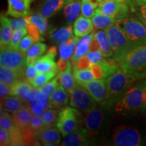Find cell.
<instances>
[{"label": "cell", "instance_id": "33", "mask_svg": "<svg viewBox=\"0 0 146 146\" xmlns=\"http://www.w3.org/2000/svg\"><path fill=\"white\" fill-rule=\"evenodd\" d=\"M73 29L71 25L62 27L56 29L51 33V39L56 43L60 44L62 42L66 41L73 36Z\"/></svg>", "mask_w": 146, "mask_h": 146}, {"label": "cell", "instance_id": "40", "mask_svg": "<svg viewBox=\"0 0 146 146\" xmlns=\"http://www.w3.org/2000/svg\"><path fill=\"white\" fill-rule=\"evenodd\" d=\"M28 127L38 137L39 133L45 127L41 115L33 114Z\"/></svg>", "mask_w": 146, "mask_h": 146}, {"label": "cell", "instance_id": "56", "mask_svg": "<svg viewBox=\"0 0 146 146\" xmlns=\"http://www.w3.org/2000/svg\"><path fill=\"white\" fill-rule=\"evenodd\" d=\"M117 1H124L125 0H117Z\"/></svg>", "mask_w": 146, "mask_h": 146}, {"label": "cell", "instance_id": "2", "mask_svg": "<svg viewBox=\"0 0 146 146\" xmlns=\"http://www.w3.org/2000/svg\"><path fill=\"white\" fill-rule=\"evenodd\" d=\"M106 30L114 53L112 57L108 58V60L115 62L122 56L135 48L124 32L120 25V21L116 22Z\"/></svg>", "mask_w": 146, "mask_h": 146}, {"label": "cell", "instance_id": "11", "mask_svg": "<svg viewBox=\"0 0 146 146\" xmlns=\"http://www.w3.org/2000/svg\"><path fill=\"white\" fill-rule=\"evenodd\" d=\"M85 114L83 119L84 127L87 129L89 139H91L100 133L104 120V114L102 110L97 106Z\"/></svg>", "mask_w": 146, "mask_h": 146}, {"label": "cell", "instance_id": "3", "mask_svg": "<svg viewBox=\"0 0 146 146\" xmlns=\"http://www.w3.org/2000/svg\"><path fill=\"white\" fill-rule=\"evenodd\" d=\"M146 87V81H141L133 85L119 100L116 102L115 110L117 112L135 110L143 105L144 89Z\"/></svg>", "mask_w": 146, "mask_h": 146}, {"label": "cell", "instance_id": "36", "mask_svg": "<svg viewBox=\"0 0 146 146\" xmlns=\"http://www.w3.org/2000/svg\"><path fill=\"white\" fill-rule=\"evenodd\" d=\"M98 6L99 3L94 2L93 0H81V15L91 19Z\"/></svg>", "mask_w": 146, "mask_h": 146}, {"label": "cell", "instance_id": "17", "mask_svg": "<svg viewBox=\"0 0 146 146\" xmlns=\"http://www.w3.org/2000/svg\"><path fill=\"white\" fill-rule=\"evenodd\" d=\"M70 100L68 92L60 84L49 97V108L62 110L68 104Z\"/></svg>", "mask_w": 146, "mask_h": 146}, {"label": "cell", "instance_id": "34", "mask_svg": "<svg viewBox=\"0 0 146 146\" xmlns=\"http://www.w3.org/2000/svg\"><path fill=\"white\" fill-rule=\"evenodd\" d=\"M29 16H30V23L35 25L41 35H44L49 29V25L47 18H45L41 14L37 13V12L31 14Z\"/></svg>", "mask_w": 146, "mask_h": 146}, {"label": "cell", "instance_id": "16", "mask_svg": "<svg viewBox=\"0 0 146 146\" xmlns=\"http://www.w3.org/2000/svg\"><path fill=\"white\" fill-rule=\"evenodd\" d=\"M57 54L56 47L49 49L46 54L40 57L34 64L39 72L58 71L57 64L55 62V57Z\"/></svg>", "mask_w": 146, "mask_h": 146}, {"label": "cell", "instance_id": "14", "mask_svg": "<svg viewBox=\"0 0 146 146\" xmlns=\"http://www.w3.org/2000/svg\"><path fill=\"white\" fill-rule=\"evenodd\" d=\"M6 15L12 17H25L31 14V5L34 0H7Z\"/></svg>", "mask_w": 146, "mask_h": 146}, {"label": "cell", "instance_id": "1", "mask_svg": "<svg viewBox=\"0 0 146 146\" xmlns=\"http://www.w3.org/2000/svg\"><path fill=\"white\" fill-rule=\"evenodd\" d=\"M145 73L119 68L108 78V96L103 105L112 106L133 84L145 77Z\"/></svg>", "mask_w": 146, "mask_h": 146}, {"label": "cell", "instance_id": "21", "mask_svg": "<svg viewBox=\"0 0 146 146\" xmlns=\"http://www.w3.org/2000/svg\"><path fill=\"white\" fill-rule=\"evenodd\" d=\"M66 3V0H42L39 9V13L49 19L61 10Z\"/></svg>", "mask_w": 146, "mask_h": 146}, {"label": "cell", "instance_id": "53", "mask_svg": "<svg viewBox=\"0 0 146 146\" xmlns=\"http://www.w3.org/2000/svg\"><path fill=\"white\" fill-rule=\"evenodd\" d=\"M137 5H142L144 4H146V0H135Z\"/></svg>", "mask_w": 146, "mask_h": 146}, {"label": "cell", "instance_id": "41", "mask_svg": "<svg viewBox=\"0 0 146 146\" xmlns=\"http://www.w3.org/2000/svg\"><path fill=\"white\" fill-rule=\"evenodd\" d=\"M9 23L12 30L16 31L18 29L25 28L30 23V16H27L25 17H13L9 18Z\"/></svg>", "mask_w": 146, "mask_h": 146}, {"label": "cell", "instance_id": "51", "mask_svg": "<svg viewBox=\"0 0 146 146\" xmlns=\"http://www.w3.org/2000/svg\"><path fill=\"white\" fill-rule=\"evenodd\" d=\"M138 16L142 23L146 26V4L140 5Z\"/></svg>", "mask_w": 146, "mask_h": 146}, {"label": "cell", "instance_id": "15", "mask_svg": "<svg viewBox=\"0 0 146 146\" xmlns=\"http://www.w3.org/2000/svg\"><path fill=\"white\" fill-rule=\"evenodd\" d=\"M119 68V65L116 62L106 59L91 67L96 79L108 78Z\"/></svg>", "mask_w": 146, "mask_h": 146}, {"label": "cell", "instance_id": "48", "mask_svg": "<svg viewBox=\"0 0 146 146\" xmlns=\"http://www.w3.org/2000/svg\"><path fill=\"white\" fill-rule=\"evenodd\" d=\"M0 145L1 146L11 145L10 133L2 128L0 129Z\"/></svg>", "mask_w": 146, "mask_h": 146}, {"label": "cell", "instance_id": "49", "mask_svg": "<svg viewBox=\"0 0 146 146\" xmlns=\"http://www.w3.org/2000/svg\"><path fill=\"white\" fill-rule=\"evenodd\" d=\"M27 29L28 34L33 36L35 39L36 40V41H39L41 39H43L41 38L42 35L40 33L39 31L38 30V29L36 28L35 25H34L33 24L29 23L27 26Z\"/></svg>", "mask_w": 146, "mask_h": 146}, {"label": "cell", "instance_id": "31", "mask_svg": "<svg viewBox=\"0 0 146 146\" xmlns=\"http://www.w3.org/2000/svg\"><path fill=\"white\" fill-rule=\"evenodd\" d=\"M47 50V45L43 43L37 42L34 43L26 54L27 66L35 64L41 56L45 54Z\"/></svg>", "mask_w": 146, "mask_h": 146}, {"label": "cell", "instance_id": "52", "mask_svg": "<svg viewBox=\"0 0 146 146\" xmlns=\"http://www.w3.org/2000/svg\"><path fill=\"white\" fill-rule=\"evenodd\" d=\"M143 105L145 106V109L146 110V87L144 89L143 96Z\"/></svg>", "mask_w": 146, "mask_h": 146}, {"label": "cell", "instance_id": "18", "mask_svg": "<svg viewBox=\"0 0 146 146\" xmlns=\"http://www.w3.org/2000/svg\"><path fill=\"white\" fill-rule=\"evenodd\" d=\"M94 36V31H93L91 33L87 35L79 38L77 43H76L74 54L71 58V62L73 64V66L76 64L80 58L85 56L90 50V45Z\"/></svg>", "mask_w": 146, "mask_h": 146}, {"label": "cell", "instance_id": "22", "mask_svg": "<svg viewBox=\"0 0 146 146\" xmlns=\"http://www.w3.org/2000/svg\"><path fill=\"white\" fill-rule=\"evenodd\" d=\"M94 24L90 18L83 16H79L74 21L73 25V31L74 36L82 37L91 33L94 30Z\"/></svg>", "mask_w": 146, "mask_h": 146}, {"label": "cell", "instance_id": "26", "mask_svg": "<svg viewBox=\"0 0 146 146\" xmlns=\"http://www.w3.org/2000/svg\"><path fill=\"white\" fill-rule=\"evenodd\" d=\"M1 29H0V45L1 48L10 45L12 39L13 30L9 23L8 18L6 16L1 14L0 18Z\"/></svg>", "mask_w": 146, "mask_h": 146}, {"label": "cell", "instance_id": "45", "mask_svg": "<svg viewBox=\"0 0 146 146\" xmlns=\"http://www.w3.org/2000/svg\"><path fill=\"white\" fill-rule=\"evenodd\" d=\"M86 56L88 58L89 62H90L91 66L93 65L96 64L100 63V62L105 59L104 55L103 54V53L100 50L89 51Z\"/></svg>", "mask_w": 146, "mask_h": 146}, {"label": "cell", "instance_id": "32", "mask_svg": "<svg viewBox=\"0 0 146 146\" xmlns=\"http://www.w3.org/2000/svg\"><path fill=\"white\" fill-rule=\"evenodd\" d=\"M91 21L96 29H107L117 22L113 17L105 15L99 12H96L94 16L91 18Z\"/></svg>", "mask_w": 146, "mask_h": 146}, {"label": "cell", "instance_id": "12", "mask_svg": "<svg viewBox=\"0 0 146 146\" xmlns=\"http://www.w3.org/2000/svg\"><path fill=\"white\" fill-rule=\"evenodd\" d=\"M86 89L98 103H105L108 96V78L94 79L85 83H76Z\"/></svg>", "mask_w": 146, "mask_h": 146}, {"label": "cell", "instance_id": "47", "mask_svg": "<svg viewBox=\"0 0 146 146\" xmlns=\"http://www.w3.org/2000/svg\"><path fill=\"white\" fill-rule=\"evenodd\" d=\"M38 73H39V72H38L37 69L36 68L34 64L27 66L26 68H25V78H26V80L31 83L32 81H34L35 78L37 76Z\"/></svg>", "mask_w": 146, "mask_h": 146}, {"label": "cell", "instance_id": "54", "mask_svg": "<svg viewBox=\"0 0 146 146\" xmlns=\"http://www.w3.org/2000/svg\"><path fill=\"white\" fill-rule=\"evenodd\" d=\"M96 2L99 3V4H100V3H102L105 2V1H106L107 0H96Z\"/></svg>", "mask_w": 146, "mask_h": 146}, {"label": "cell", "instance_id": "25", "mask_svg": "<svg viewBox=\"0 0 146 146\" xmlns=\"http://www.w3.org/2000/svg\"><path fill=\"white\" fill-rule=\"evenodd\" d=\"M27 105L23 98L16 96H9L1 99V109L10 113H14Z\"/></svg>", "mask_w": 146, "mask_h": 146}, {"label": "cell", "instance_id": "24", "mask_svg": "<svg viewBox=\"0 0 146 146\" xmlns=\"http://www.w3.org/2000/svg\"><path fill=\"white\" fill-rule=\"evenodd\" d=\"M94 36L100 45V49L105 58H110L113 56V50L110 43L106 29H97L94 31Z\"/></svg>", "mask_w": 146, "mask_h": 146}, {"label": "cell", "instance_id": "23", "mask_svg": "<svg viewBox=\"0 0 146 146\" xmlns=\"http://www.w3.org/2000/svg\"><path fill=\"white\" fill-rule=\"evenodd\" d=\"M33 115V113L30 108L25 105L18 111L12 113V117L16 127L23 129L29 127Z\"/></svg>", "mask_w": 146, "mask_h": 146}, {"label": "cell", "instance_id": "39", "mask_svg": "<svg viewBox=\"0 0 146 146\" xmlns=\"http://www.w3.org/2000/svg\"><path fill=\"white\" fill-rule=\"evenodd\" d=\"M0 127L10 132L16 126L14 124L13 117L9 114L8 112L1 109L0 110Z\"/></svg>", "mask_w": 146, "mask_h": 146}, {"label": "cell", "instance_id": "13", "mask_svg": "<svg viewBox=\"0 0 146 146\" xmlns=\"http://www.w3.org/2000/svg\"><path fill=\"white\" fill-rule=\"evenodd\" d=\"M88 132L85 127H78L77 129L64 137L61 145L63 146H85L89 145Z\"/></svg>", "mask_w": 146, "mask_h": 146}, {"label": "cell", "instance_id": "29", "mask_svg": "<svg viewBox=\"0 0 146 146\" xmlns=\"http://www.w3.org/2000/svg\"><path fill=\"white\" fill-rule=\"evenodd\" d=\"M79 37L73 36L68 41L62 42L59 45L60 59L63 60H68L71 59L74 54L76 43Z\"/></svg>", "mask_w": 146, "mask_h": 146}, {"label": "cell", "instance_id": "42", "mask_svg": "<svg viewBox=\"0 0 146 146\" xmlns=\"http://www.w3.org/2000/svg\"><path fill=\"white\" fill-rule=\"evenodd\" d=\"M59 85V81H58V75L56 76L54 78H53L52 80L50 81L47 82L45 85H42L40 87L38 88V89L45 94V96L50 97L51 94L55 91L58 85Z\"/></svg>", "mask_w": 146, "mask_h": 146}, {"label": "cell", "instance_id": "43", "mask_svg": "<svg viewBox=\"0 0 146 146\" xmlns=\"http://www.w3.org/2000/svg\"><path fill=\"white\" fill-rule=\"evenodd\" d=\"M27 33H28V32H27V27L14 31L10 44V46L14 47V48L19 49V44L21 40L23 39L24 36L27 35Z\"/></svg>", "mask_w": 146, "mask_h": 146}, {"label": "cell", "instance_id": "8", "mask_svg": "<svg viewBox=\"0 0 146 146\" xmlns=\"http://www.w3.org/2000/svg\"><path fill=\"white\" fill-rule=\"evenodd\" d=\"M0 64L9 68L23 70L27 67L26 53L10 45L1 48Z\"/></svg>", "mask_w": 146, "mask_h": 146}, {"label": "cell", "instance_id": "6", "mask_svg": "<svg viewBox=\"0 0 146 146\" xmlns=\"http://www.w3.org/2000/svg\"><path fill=\"white\" fill-rule=\"evenodd\" d=\"M80 112L74 107L66 106L59 112L56 127L64 137L79 127Z\"/></svg>", "mask_w": 146, "mask_h": 146}, {"label": "cell", "instance_id": "44", "mask_svg": "<svg viewBox=\"0 0 146 146\" xmlns=\"http://www.w3.org/2000/svg\"><path fill=\"white\" fill-rule=\"evenodd\" d=\"M10 133L11 145H25L21 129L16 127Z\"/></svg>", "mask_w": 146, "mask_h": 146}, {"label": "cell", "instance_id": "19", "mask_svg": "<svg viewBox=\"0 0 146 146\" xmlns=\"http://www.w3.org/2000/svg\"><path fill=\"white\" fill-rule=\"evenodd\" d=\"M24 76H25V69L16 70L3 65L0 66V81L8 86L10 87L19 80H23Z\"/></svg>", "mask_w": 146, "mask_h": 146}, {"label": "cell", "instance_id": "38", "mask_svg": "<svg viewBox=\"0 0 146 146\" xmlns=\"http://www.w3.org/2000/svg\"><path fill=\"white\" fill-rule=\"evenodd\" d=\"M73 75L75 78L76 83H85L96 79L91 68L81 69V70L74 69Z\"/></svg>", "mask_w": 146, "mask_h": 146}, {"label": "cell", "instance_id": "7", "mask_svg": "<svg viewBox=\"0 0 146 146\" xmlns=\"http://www.w3.org/2000/svg\"><path fill=\"white\" fill-rule=\"evenodd\" d=\"M70 104L81 112L87 113L97 106V102L86 89L77 84L69 93Z\"/></svg>", "mask_w": 146, "mask_h": 146}, {"label": "cell", "instance_id": "50", "mask_svg": "<svg viewBox=\"0 0 146 146\" xmlns=\"http://www.w3.org/2000/svg\"><path fill=\"white\" fill-rule=\"evenodd\" d=\"M10 96V87L0 81V98L1 99Z\"/></svg>", "mask_w": 146, "mask_h": 146}, {"label": "cell", "instance_id": "5", "mask_svg": "<svg viewBox=\"0 0 146 146\" xmlns=\"http://www.w3.org/2000/svg\"><path fill=\"white\" fill-rule=\"evenodd\" d=\"M124 32L135 47L146 45V26L134 17H127L120 21Z\"/></svg>", "mask_w": 146, "mask_h": 146}, {"label": "cell", "instance_id": "35", "mask_svg": "<svg viewBox=\"0 0 146 146\" xmlns=\"http://www.w3.org/2000/svg\"><path fill=\"white\" fill-rule=\"evenodd\" d=\"M58 74V71H49V72H39L37 76L35 78L34 81H32L31 84L33 86L39 88L42 85H45L47 82H49L50 80H52L53 78H54Z\"/></svg>", "mask_w": 146, "mask_h": 146}, {"label": "cell", "instance_id": "27", "mask_svg": "<svg viewBox=\"0 0 146 146\" xmlns=\"http://www.w3.org/2000/svg\"><path fill=\"white\" fill-rule=\"evenodd\" d=\"M81 12V1H68L64 6V15L68 23H74Z\"/></svg>", "mask_w": 146, "mask_h": 146}, {"label": "cell", "instance_id": "37", "mask_svg": "<svg viewBox=\"0 0 146 146\" xmlns=\"http://www.w3.org/2000/svg\"><path fill=\"white\" fill-rule=\"evenodd\" d=\"M59 112L56 109L47 108L43 112L41 115L42 119L43 120L45 127H55L56 125Z\"/></svg>", "mask_w": 146, "mask_h": 146}, {"label": "cell", "instance_id": "30", "mask_svg": "<svg viewBox=\"0 0 146 146\" xmlns=\"http://www.w3.org/2000/svg\"><path fill=\"white\" fill-rule=\"evenodd\" d=\"M33 86L27 80H19L10 86V95L23 98L26 102Z\"/></svg>", "mask_w": 146, "mask_h": 146}, {"label": "cell", "instance_id": "4", "mask_svg": "<svg viewBox=\"0 0 146 146\" xmlns=\"http://www.w3.org/2000/svg\"><path fill=\"white\" fill-rule=\"evenodd\" d=\"M120 68L132 71H140L146 68V45L133 49L116 60Z\"/></svg>", "mask_w": 146, "mask_h": 146}, {"label": "cell", "instance_id": "9", "mask_svg": "<svg viewBox=\"0 0 146 146\" xmlns=\"http://www.w3.org/2000/svg\"><path fill=\"white\" fill-rule=\"evenodd\" d=\"M141 143V137L137 129L126 125L115 129L113 133V145L116 146H138Z\"/></svg>", "mask_w": 146, "mask_h": 146}, {"label": "cell", "instance_id": "20", "mask_svg": "<svg viewBox=\"0 0 146 146\" xmlns=\"http://www.w3.org/2000/svg\"><path fill=\"white\" fill-rule=\"evenodd\" d=\"M61 133L57 127H45L37 139L44 145H57L61 142Z\"/></svg>", "mask_w": 146, "mask_h": 146}, {"label": "cell", "instance_id": "55", "mask_svg": "<svg viewBox=\"0 0 146 146\" xmlns=\"http://www.w3.org/2000/svg\"><path fill=\"white\" fill-rule=\"evenodd\" d=\"M66 2H68V1H76V0H66Z\"/></svg>", "mask_w": 146, "mask_h": 146}, {"label": "cell", "instance_id": "46", "mask_svg": "<svg viewBox=\"0 0 146 146\" xmlns=\"http://www.w3.org/2000/svg\"><path fill=\"white\" fill-rule=\"evenodd\" d=\"M36 40L35 39L33 36L30 35H27L23 37L21 40V43L19 44V50L23 52L26 53L29 49L32 46L34 43H36Z\"/></svg>", "mask_w": 146, "mask_h": 146}, {"label": "cell", "instance_id": "10", "mask_svg": "<svg viewBox=\"0 0 146 146\" xmlns=\"http://www.w3.org/2000/svg\"><path fill=\"white\" fill-rule=\"evenodd\" d=\"M96 12L113 17L117 21H122L128 17L129 7L124 1L107 0L105 2L100 3Z\"/></svg>", "mask_w": 146, "mask_h": 146}, {"label": "cell", "instance_id": "28", "mask_svg": "<svg viewBox=\"0 0 146 146\" xmlns=\"http://www.w3.org/2000/svg\"><path fill=\"white\" fill-rule=\"evenodd\" d=\"M71 70H72V64L69 66L66 70L58 72V74L59 84L68 91V94L73 91V89L75 88L77 85L75 78L74 75H72Z\"/></svg>", "mask_w": 146, "mask_h": 146}]
</instances>
